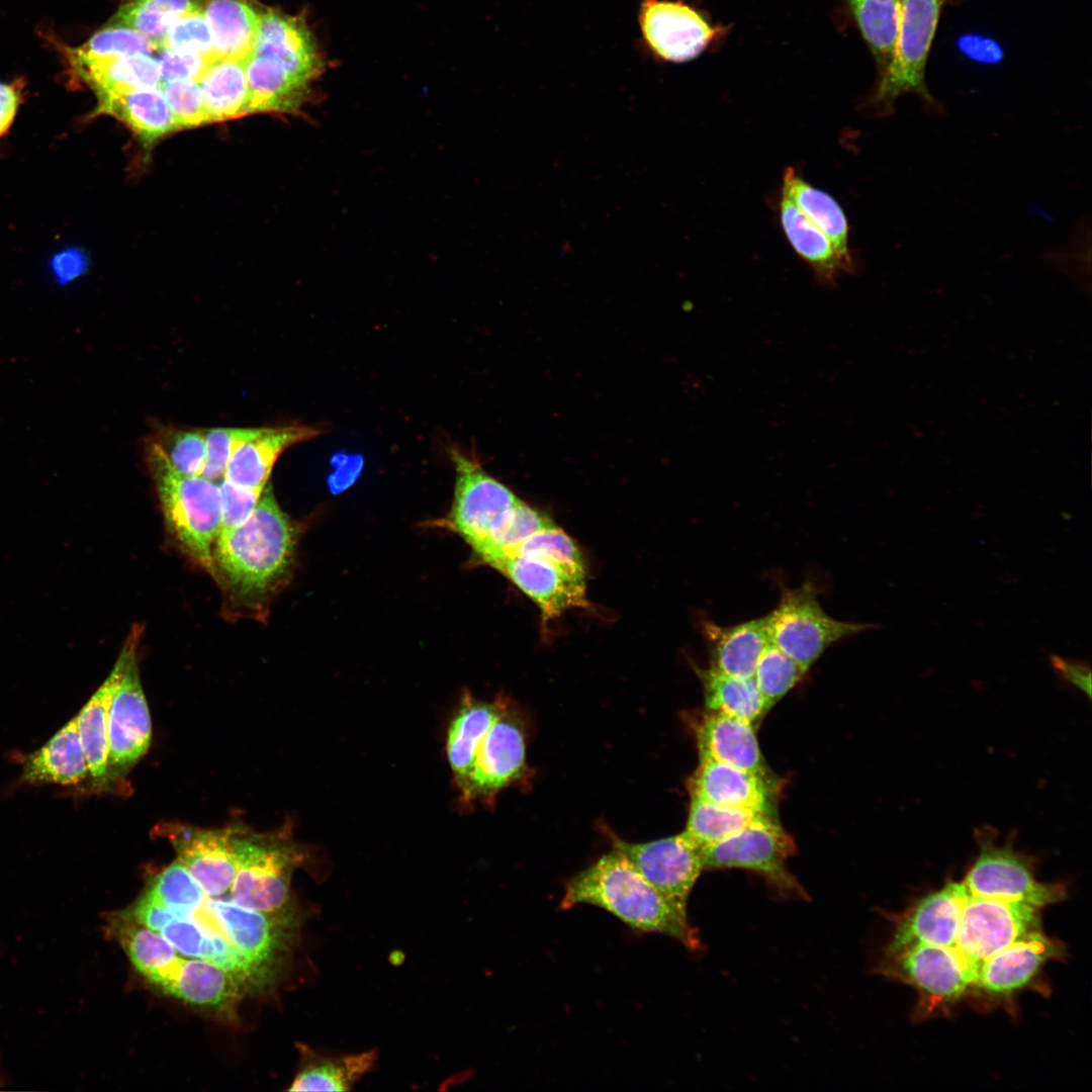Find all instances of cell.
Segmentation results:
<instances>
[{
	"label": "cell",
	"instance_id": "6da1fadb",
	"mask_svg": "<svg viewBox=\"0 0 1092 1092\" xmlns=\"http://www.w3.org/2000/svg\"><path fill=\"white\" fill-rule=\"evenodd\" d=\"M582 904L606 910L634 930L671 937L691 951L703 948L688 913L666 900L615 849L566 883L559 907L568 910Z\"/></svg>",
	"mask_w": 1092,
	"mask_h": 1092
},
{
	"label": "cell",
	"instance_id": "7a4b0ae2",
	"mask_svg": "<svg viewBox=\"0 0 1092 1092\" xmlns=\"http://www.w3.org/2000/svg\"><path fill=\"white\" fill-rule=\"evenodd\" d=\"M297 534L271 486L240 526L220 531L214 547L216 573L237 599L253 603L273 593L290 573Z\"/></svg>",
	"mask_w": 1092,
	"mask_h": 1092
},
{
	"label": "cell",
	"instance_id": "3957f363",
	"mask_svg": "<svg viewBox=\"0 0 1092 1092\" xmlns=\"http://www.w3.org/2000/svg\"><path fill=\"white\" fill-rule=\"evenodd\" d=\"M146 460L171 532L192 559L215 575L213 547L222 525L219 486L202 475L175 470L151 440Z\"/></svg>",
	"mask_w": 1092,
	"mask_h": 1092
},
{
	"label": "cell",
	"instance_id": "277c9868",
	"mask_svg": "<svg viewBox=\"0 0 1092 1092\" xmlns=\"http://www.w3.org/2000/svg\"><path fill=\"white\" fill-rule=\"evenodd\" d=\"M237 870L230 899L266 914L286 910L291 879L305 854L284 829L256 833L240 828L235 842Z\"/></svg>",
	"mask_w": 1092,
	"mask_h": 1092
},
{
	"label": "cell",
	"instance_id": "5b68a950",
	"mask_svg": "<svg viewBox=\"0 0 1092 1092\" xmlns=\"http://www.w3.org/2000/svg\"><path fill=\"white\" fill-rule=\"evenodd\" d=\"M948 0H901L900 21L893 59L880 75L868 106L875 115H889L903 94L920 97L934 113L942 107L925 83V67L942 7Z\"/></svg>",
	"mask_w": 1092,
	"mask_h": 1092
},
{
	"label": "cell",
	"instance_id": "8992f818",
	"mask_svg": "<svg viewBox=\"0 0 1092 1092\" xmlns=\"http://www.w3.org/2000/svg\"><path fill=\"white\" fill-rule=\"evenodd\" d=\"M764 617L770 642L806 670L833 644L877 627L829 616L811 582L783 589L778 606Z\"/></svg>",
	"mask_w": 1092,
	"mask_h": 1092
},
{
	"label": "cell",
	"instance_id": "52a82bcc",
	"mask_svg": "<svg viewBox=\"0 0 1092 1092\" xmlns=\"http://www.w3.org/2000/svg\"><path fill=\"white\" fill-rule=\"evenodd\" d=\"M791 836L774 820L744 829L702 850L705 869H744L761 875L777 896L808 900L809 896L787 871L795 852Z\"/></svg>",
	"mask_w": 1092,
	"mask_h": 1092
},
{
	"label": "cell",
	"instance_id": "ba28073f",
	"mask_svg": "<svg viewBox=\"0 0 1092 1092\" xmlns=\"http://www.w3.org/2000/svg\"><path fill=\"white\" fill-rule=\"evenodd\" d=\"M454 496L447 526L476 553L485 543L497 518L520 498L488 474L478 460L455 448Z\"/></svg>",
	"mask_w": 1092,
	"mask_h": 1092
},
{
	"label": "cell",
	"instance_id": "9c48e42d",
	"mask_svg": "<svg viewBox=\"0 0 1092 1092\" xmlns=\"http://www.w3.org/2000/svg\"><path fill=\"white\" fill-rule=\"evenodd\" d=\"M1037 907L970 894L963 909L956 947L978 965L1038 931Z\"/></svg>",
	"mask_w": 1092,
	"mask_h": 1092
},
{
	"label": "cell",
	"instance_id": "30bf717a",
	"mask_svg": "<svg viewBox=\"0 0 1092 1092\" xmlns=\"http://www.w3.org/2000/svg\"><path fill=\"white\" fill-rule=\"evenodd\" d=\"M638 22L648 52L664 62L699 57L723 31L698 9L680 0H643Z\"/></svg>",
	"mask_w": 1092,
	"mask_h": 1092
},
{
	"label": "cell",
	"instance_id": "8fae6325",
	"mask_svg": "<svg viewBox=\"0 0 1092 1092\" xmlns=\"http://www.w3.org/2000/svg\"><path fill=\"white\" fill-rule=\"evenodd\" d=\"M613 844L666 900L688 913L690 894L704 866L701 849L685 832L645 843L614 838Z\"/></svg>",
	"mask_w": 1092,
	"mask_h": 1092
},
{
	"label": "cell",
	"instance_id": "7c38bea8",
	"mask_svg": "<svg viewBox=\"0 0 1092 1092\" xmlns=\"http://www.w3.org/2000/svg\"><path fill=\"white\" fill-rule=\"evenodd\" d=\"M526 767L525 733L507 704L477 749L473 764L459 787L461 801L491 802Z\"/></svg>",
	"mask_w": 1092,
	"mask_h": 1092
},
{
	"label": "cell",
	"instance_id": "4fadbf2b",
	"mask_svg": "<svg viewBox=\"0 0 1092 1092\" xmlns=\"http://www.w3.org/2000/svg\"><path fill=\"white\" fill-rule=\"evenodd\" d=\"M159 831L173 846L177 860L210 897L229 893L235 879V842L239 827L203 829L179 822L165 823Z\"/></svg>",
	"mask_w": 1092,
	"mask_h": 1092
},
{
	"label": "cell",
	"instance_id": "5bb4252c",
	"mask_svg": "<svg viewBox=\"0 0 1092 1092\" xmlns=\"http://www.w3.org/2000/svg\"><path fill=\"white\" fill-rule=\"evenodd\" d=\"M964 884L974 896L1019 901L1034 907L1056 903L1064 897L1060 885L1037 882L1023 857L1008 847L985 840Z\"/></svg>",
	"mask_w": 1092,
	"mask_h": 1092
},
{
	"label": "cell",
	"instance_id": "9a60e30c",
	"mask_svg": "<svg viewBox=\"0 0 1092 1092\" xmlns=\"http://www.w3.org/2000/svg\"><path fill=\"white\" fill-rule=\"evenodd\" d=\"M151 739L150 711L140 679L135 650L110 704L108 774L119 775L132 767L148 751Z\"/></svg>",
	"mask_w": 1092,
	"mask_h": 1092
},
{
	"label": "cell",
	"instance_id": "2e32d148",
	"mask_svg": "<svg viewBox=\"0 0 1092 1092\" xmlns=\"http://www.w3.org/2000/svg\"><path fill=\"white\" fill-rule=\"evenodd\" d=\"M250 55L273 59L310 84L326 70L325 57L305 17L271 8L261 9L257 36Z\"/></svg>",
	"mask_w": 1092,
	"mask_h": 1092
},
{
	"label": "cell",
	"instance_id": "e0dca14e",
	"mask_svg": "<svg viewBox=\"0 0 1092 1092\" xmlns=\"http://www.w3.org/2000/svg\"><path fill=\"white\" fill-rule=\"evenodd\" d=\"M964 883H948L924 897L898 925L888 946L891 957L916 944L956 946L963 909L970 896Z\"/></svg>",
	"mask_w": 1092,
	"mask_h": 1092
},
{
	"label": "cell",
	"instance_id": "ac0fdd59",
	"mask_svg": "<svg viewBox=\"0 0 1092 1092\" xmlns=\"http://www.w3.org/2000/svg\"><path fill=\"white\" fill-rule=\"evenodd\" d=\"M491 567L506 575L541 610L544 621L572 607H583L584 579L548 561L521 555L505 556Z\"/></svg>",
	"mask_w": 1092,
	"mask_h": 1092
},
{
	"label": "cell",
	"instance_id": "d6986e66",
	"mask_svg": "<svg viewBox=\"0 0 1092 1092\" xmlns=\"http://www.w3.org/2000/svg\"><path fill=\"white\" fill-rule=\"evenodd\" d=\"M323 432L322 427L302 424L261 428L234 452L223 478L240 487L263 491L279 456Z\"/></svg>",
	"mask_w": 1092,
	"mask_h": 1092
},
{
	"label": "cell",
	"instance_id": "ffe728a7",
	"mask_svg": "<svg viewBox=\"0 0 1092 1092\" xmlns=\"http://www.w3.org/2000/svg\"><path fill=\"white\" fill-rule=\"evenodd\" d=\"M896 958L901 971L916 986L944 999L961 995L979 976L980 967L956 946L916 944Z\"/></svg>",
	"mask_w": 1092,
	"mask_h": 1092
},
{
	"label": "cell",
	"instance_id": "44dd1931",
	"mask_svg": "<svg viewBox=\"0 0 1092 1092\" xmlns=\"http://www.w3.org/2000/svg\"><path fill=\"white\" fill-rule=\"evenodd\" d=\"M142 629L135 625L111 672L77 715L78 730L89 775L96 783L108 777V718L113 695L122 679L131 654L138 649Z\"/></svg>",
	"mask_w": 1092,
	"mask_h": 1092
},
{
	"label": "cell",
	"instance_id": "7402d4cb",
	"mask_svg": "<svg viewBox=\"0 0 1092 1092\" xmlns=\"http://www.w3.org/2000/svg\"><path fill=\"white\" fill-rule=\"evenodd\" d=\"M72 73L94 92L96 97L142 88H161L163 81L157 59L147 54L113 58H92L67 49Z\"/></svg>",
	"mask_w": 1092,
	"mask_h": 1092
},
{
	"label": "cell",
	"instance_id": "603a6c76",
	"mask_svg": "<svg viewBox=\"0 0 1092 1092\" xmlns=\"http://www.w3.org/2000/svg\"><path fill=\"white\" fill-rule=\"evenodd\" d=\"M689 790L691 797L710 803L769 813L767 777L729 764L701 760L689 781Z\"/></svg>",
	"mask_w": 1092,
	"mask_h": 1092
},
{
	"label": "cell",
	"instance_id": "cb8c5ba5",
	"mask_svg": "<svg viewBox=\"0 0 1092 1092\" xmlns=\"http://www.w3.org/2000/svg\"><path fill=\"white\" fill-rule=\"evenodd\" d=\"M701 760H713L766 777L752 724L732 715L710 712L697 732Z\"/></svg>",
	"mask_w": 1092,
	"mask_h": 1092
},
{
	"label": "cell",
	"instance_id": "d4e9b609",
	"mask_svg": "<svg viewBox=\"0 0 1092 1092\" xmlns=\"http://www.w3.org/2000/svg\"><path fill=\"white\" fill-rule=\"evenodd\" d=\"M779 219L795 253L811 268L818 283L833 287L842 272L853 273L855 264L846 261L829 238L816 226L782 190Z\"/></svg>",
	"mask_w": 1092,
	"mask_h": 1092
},
{
	"label": "cell",
	"instance_id": "484cf974",
	"mask_svg": "<svg viewBox=\"0 0 1092 1092\" xmlns=\"http://www.w3.org/2000/svg\"><path fill=\"white\" fill-rule=\"evenodd\" d=\"M709 647L710 667L733 676H753L756 664L770 643L765 617L731 626L702 623Z\"/></svg>",
	"mask_w": 1092,
	"mask_h": 1092
},
{
	"label": "cell",
	"instance_id": "4316f807",
	"mask_svg": "<svg viewBox=\"0 0 1092 1092\" xmlns=\"http://www.w3.org/2000/svg\"><path fill=\"white\" fill-rule=\"evenodd\" d=\"M1061 945L1039 930L985 960L977 985L992 993H1008L1024 986L1050 959L1061 954Z\"/></svg>",
	"mask_w": 1092,
	"mask_h": 1092
},
{
	"label": "cell",
	"instance_id": "83f0119b",
	"mask_svg": "<svg viewBox=\"0 0 1092 1092\" xmlns=\"http://www.w3.org/2000/svg\"><path fill=\"white\" fill-rule=\"evenodd\" d=\"M108 922L109 931L134 968L164 991L182 964L179 952L160 933L136 922L125 912L113 915Z\"/></svg>",
	"mask_w": 1092,
	"mask_h": 1092
},
{
	"label": "cell",
	"instance_id": "f1b7e54d",
	"mask_svg": "<svg viewBox=\"0 0 1092 1092\" xmlns=\"http://www.w3.org/2000/svg\"><path fill=\"white\" fill-rule=\"evenodd\" d=\"M246 75L250 113L298 112L308 100L313 85L267 57L250 55L246 60Z\"/></svg>",
	"mask_w": 1092,
	"mask_h": 1092
},
{
	"label": "cell",
	"instance_id": "f546056e",
	"mask_svg": "<svg viewBox=\"0 0 1092 1092\" xmlns=\"http://www.w3.org/2000/svg\"><path fill=\"white\" fill-rule=\"evenodd\" d=\"M98 113L110 114L132 129L146 146L181 129L161 88H142L97 97Z\"/></svg>",
	"mask_w": 1092,
	"mask_h": 1092
},
{
	"label": "cell",
	"instance_id": "4dcf8cb0",
	"mask_svg": "<svg viewBox=\"0 0 1092 1092\" xmlns=\"http://www.w3.org/2000/svg\"><path fill=\"white\" fill-rule=\"evenodd\" d=\"M506 703L485 702L470 694L462 697L447 732L446 754L455 784L459 788L473 764L480 742Z\"/></svg>",
	"mask_w": 1092,
	"mask_h": 1092
},
{
	"label": "cell",
	"instance_id": "1f68e13d",
	"mask_svg": "<svg viewBox=\"0 0 1092 1092\" xmlns=\"http://www.w3.org/2000/svg\"><path fill=\"white\" fill-rule=\"evenodd\" d=\"M88 774L77 716L31 753L23 765V779L30 784L75 785Z\"/></svg>",
	"mask_w": 1092,
	"mask_h": 1092
},
{
	"label": "cell",
	"instance_id": "d6a6232c",
	"mask_svg": "<svg viewBox=\"0 0 1092 1092\" xmlns=\"http://www.w3.org/2000/svg\"><path fill=\"white\" fill-rule=\"evenodd\" d=\"M301 1065L289 1091H350L377 1062V1053L327 1054L301 1049Z\"/></svg>",
	"mask_w": 1092,
	"mask_h": 1092
},
{
	"label": "cell",
	"instance_id": "836d02e7",
	"mask_svg": "<svg viewBox=\"0 0 1092 1092\" xmlns=\"http://www.w3.org/2000/svg\"><path fill=\"white\" fill-rule=\"evenodd\" d=\"M204 15L217 59L246 61L255 44L261 8L249 0H209Z\"/></svg>",
	"mask_w": 1092,
	"mask_h": 1092
},
{
	"label": "cell",
	"instance_id": "e575fe53",
	"mask_svg": "<svg viewBox=\"0 0 1092 1092\" xmlns=\"http://www.w3.org/2000/svg\"><path fill=\"white\" fill-rule=\"evenodd\" d=\"M782 190L829 238L837 252L854 264L848 246L847 217L837 200L807 182L793 167H788L784 172Z\"/></svg>",
	"mask_w": 1092,
	"mask_h": 1092
},
{
	"label": "cell",
	"instance_id": "d590c367",
	"mask_svg": "<svg viewBox=\"0 0 1092 1092\" xmlns=\"http://www.w3.org/2000/svg\"><path fill=\"white\" fill-rule=\"evenodd\" d=\"M768 812L717 805L691 797L687 836L701 851L744 829L771 821Z\"/></svg>",
	"mask_w": 1092,
	"mask_h": 1092
},
{
	"label": "cell",
	"instance_id": "8d00e7d4",
	"mask_svg": "<svg viewBox=\"0 0 1092 1092\" xmlns=\"http://www.w3.org/2000/svg\"><path fill=\"white\" fill-rule=\"evenodd\" d=\"M210 121L250 113L246 61L217 59L198 81Z\"/></svg>",
	"mask_w": 1092,
	"mask_h": 1092
},
{
	"label": "cell",
	"instance_id": "74e56055",
	"mask_svg": "<svg viewBox=\"0 0 1092 1092\" xmlns=\"http://www.w3.org/2000/svg\"><path fill=\"white\" fill-rule=\"evenodd\" d=\"M697 671L710 712L732 715L752 724L768 710L753 676H733L712 667Z\"/></svg>",
	"mask_w": 1092,
	"mask_h": 1092
},
{
	"label": "cell",
	"instance_id": "f35d334b",
	"mask_svg": "<svg viewBox=\"0 0 1092 1092\" xmlns=\"http://www.w3.org/2000/svg\"><path fill=\"white\" fill-rule=\"evenodd\" d=\"M845 2L876 60L881 75L894 56L901 0H845Z\"/></svg>",
	"mask_w": 1092,
	"mask_h": 1092
},
{
	"label": "cell",
	"instance_id": "ab89813d",
	"mask_svg": "<svg viewBox=\"0 0 1092 1092\" xmlns=\"http://www.w3.org/2000/svg\"><path fill=\"white\" fill-rule=\"evenodd\" d=\"M236 982L214 963L183 958L177 975L164 992L187 1003L217 1006L235 995Z\"/></svg>",
	"mask_w": 1092,
	"mask_h": 1092
},
{
	"label": "cell",
	"instance_id": "60d3db41",
	"mask_svg": "<svg viewBox=\"0 0 1092 1092\" xmlns=\"http://www.w3.org/2000/svg\"><path fill=\"white\" fill-rule=\"evenodd\" d=\"M206 0H128L108 23L133 29L146 36L156 50L170 25L180 16L203 9Z\"/></svg>",
	"mask_w": 1092,
	"mask_h": 1092
},
{
	"label": "cell",
	"instance_id": "b9f144b4",
	"mask_svg": "<svg viewBox=\"0 0 1092 1092\" xmlns=\"http://www.w3.org/2000/svg\"><path fill=\"white\" fill-rule=\"evenodd\" d=\"M552 525L554 523L547 516L519 499L497 518L485 543L475 554L490 566L512 555L532 535Z\"/></svg>",
	"mask_w": 1092,
	"mask_h": 1092
},
{
	"label": "cell",
	"instance_id": "7bdbcfd3",
	"mask_svg": "<svg viewBox=\"0 0 1092 1092\" xmlns=\"http://www.w3.org/2000/svg\"><path fill=\"white\" fill-rule=\"evenodd\" d=\"M512 555L539 558L584 579L585 565L575 542L555 524L532 535Z\"/></svg>",
	"mask_w": 1092,
	"mask_h": 1092
},
{
	"label": "cell",
	"instance_id": "ee69618b",
	"mask_svg": "<svg viewBox=\"0 0 1092 1092\" xmlns=\"http://www.w3.org/2000/svg\"><path fill=\"white\" fill-rule=\"evenodd\" d=\"M145 892L175 914L191 911L207 895L177 859L158 873Z\"/></svg>",
	"mask_w": 1092,
	"mask_h": 1092
},
{
	"label": "cell",
	"instance_id": "f6af8a7d",
	"mask_svg": "<svg viewBox=\"0 0 1092 1092\" xmlns=\"http://www.w3.org/2000/svg\"><path fill=\"white\" fill-rule=\"evenodd\" d=\"M151 441L156 443L172 465L180 473L201 475L206 447L204 431L160 426Z\"/></svg>",
	"mask_w": 1092,
	"mask_h": 1092
},
{
	"label": "cell",
	"instance_id": "bcb514c9",
	"mask_svg": "<svg viewBox=\"0 0 1092 1092\" xmlns=\"http://www.w3.org/2000/svg\"><path fill=\"white\" fill-rule=\"evenodd\" d=\"M806 671L770 642L763 650L753 674L767 709L791 691Z\"/></svg>",
	"mask_w": 1092,
	"mask_h": 1092
},
{
	"label": "cell",
	"instance_id": "7dc6e473",
	"mask_svg": "<svg viewBox=\"0 0 1092 1092\" xmlns=\"http://www.w3.org/2000/svg\"><path fill=\"white\" fill-rule=\"evenodd\" d=\"M77 53L92 58H113L157 51L156 47L140 32L107 23L84 44L73 48Z\"/></svg>",
	"mask_w": 1092,
	"mask_h": 1092
},
{
	"label": "cell",
	"instance_id": "c3c4849f",
	"mask_svg": "<svg viewBox=\"0 0 1092 1092\" xmlns=\"http://www.w3.org/2000/svg\"><path fill=\"white\" fill-rule=\"evenodd\" d=\"M161 50L195 53L216 60L204 8L177 18L166 31L159 48Z\"/></svg>",
	"mask_w": 1092,
	"mask_h": 1092
},
{
	"label": "cell",
	"instance_id": "681fc988",
	"mask_svg": "<svg viewBox=\"0 0 1092 1092\" xmlns=\"http://www.w3.org/2000/svg\"><path fill=\"white\" fill-rule=\"evenodd\" d=\"M261 428H212L204 431L205 461L202 476L215 481L223 478L229 461L237 448L255 436Z\"/></svg>",
	"mask_w": 1092,
	"mask_h": 1092
},
{
	"label": "cell",
	"instance_id": "f907efd6",
	"mask_svg": "<svg viewBox=\"0 0 1092 1092\" xmlns=\"http://www.w3.org/2000/svg\"><path fill=\"white\" fill-rule=\"evenodd\" d=\"M161 89L180 128L211 122L198 82L172 80L164 82Z\"/></svg>",
	"mask_w": 1092,
	"mask_h": 1092
},
{
	"label": "cell",
	"instance_id": "816d5d0a",
	"mask_svg": "<svg viewBox=\"0 0 1092 1092\" xmlns=\"http://www.w3.org/2000/svg\"><path fill=\"white\" fill-rule=\"evenodd\" d=\"M219 486L222 525L221 531L234 529L244 523L256 508L262 491L240 487L222 478Z\"/></svg>",
	"mask_w": 1092,
	"mask_h": 1092
},
{
	"label": "cell",
	"instance_id": "f5cc1de1",
	"mask_svg": "<svg viewBox=\"0 0 1092 1092\" xmlns=\"http://www.w3.org/2000/svg\"><path fill=\"white\" fill-rule=\"evenodd\" d=\"M157 59L162 81L192 80L198 82L208 65L215 61L202 55L174 50H161ZM217 60V59H216Z\"/></svg>",
	"mask_w": 1092,
	"mask_h": 1092
},
{
	"label": "cell",
	"instance_id": "db71d44e",
	"mask_svg": "<svg viewBox=\"0 0 1092 1092\" xmlns=\"http://www.w3.org/2000/svg\"><path fill=\"white\" fill-rule=\"evenodd\" d=\"M1054 670L1068 684L1079 689L1088 697L1091 695V668L1082 660L1050 656Z\"/></svg>",
	"mask_w": 1092,
	"mask_h": 1092
},
{
	"label": "cell",
	"instance_id": "11a10c76",
	"mask_svg": "<svg viewBox=\"0 0 1092 1092\" xmlns=\"http://www.w3.org/2000/svg\"><path fill=\"white\" fill-rule=\"evenodd\" d=\"M959 48L968 58L986 64L998 63L1003 52L997 41L982 35L967 34L959 39Z\"/></svg>",
	"mask_w": 1092,
	"mask_h": 1092
},
{
	"label": "cell",
	"instance_id": "9f6ffc18",
	"mask_svg": "<svg viewBox=\"0 0 1092 1092\" xmlns=\"http://www.w3.org/2000/svg\"><path fill=\"white\" fill-rule=\"evenodd\" d=\"M21 88L18 82L0 81V139L10 128L20 104Z\"/></svg>",
	"mask_w": 1092,
	"mask_h": 1092
},
{
	"label": "cell",
	"instance_id": "6f0895ef",
	"mask_svg": "<svg viewBox=\"0 0 1092 1092\" xmlns=\"http://www.w3.org/2000/svg\"><path fill=\"white\" fill-rule=\"evenodd\" d=\"M84 260L79 255L64 254L54 264L55 275L59 282L66 283L77 277L84 268Z\"/></svg>",
	"mask_w": 1092,
	"mask_h": 1092
},
{
	"label": "cell",
	"instance_id": "680465c9",
	"mask_svg": "<svg viewBox=\"0 0 1092 1092\" xmlns=\"http://www.w3.org/2000/svg\"><path fill=\"white\" fill-rule=\"evenodd\" d=\"M5 1084H7V1078L5 1077V1075L3 1074V1072H2V1070L0 1068V1087H2Z\"/></svg>",
	"mask_w": 1092,
	"mask_h": 1092
}]
</instances>
